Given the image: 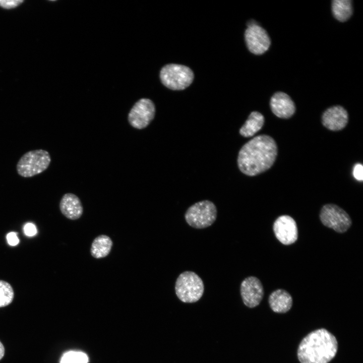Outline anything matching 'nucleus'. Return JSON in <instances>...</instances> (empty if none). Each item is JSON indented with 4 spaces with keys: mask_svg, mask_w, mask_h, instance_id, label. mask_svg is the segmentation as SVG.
Returning <instances> with one entry per match:
<instances>
[{
    "mask_svg": "<svg viewBox=\"0 0 363 363\" xmlns=\"http://www.w3.org/2000/svg\"><path fill=\"white\" fill-rule=\"evenodd\" d=\"M278 153L277 144L270 136H257L240 148L237 156L240 171L248 176H255L270 168Z\"/></svg>",
    "mask_w": 363,
    "mask_h": 363,
    "instance_id": "nucleus-1",
    "label": "nucleus"
},
{
    "mask_svg": "<svg viewBox=\"0 0 363 363\" xmlns=\"http://www.w3.org/2000/svg\"><path fill=\"white\" fill-rule=\"evenodd\" d=\"M338 342L325 328L313 331L300 341L297 356L300 363H328L336 355Z\"/></svg>",
    "mask_w": 363,
    "mask_h": 363,
    "instance_id": "nucleus-2",
    "label": "nucleus"
},
{
    "mask_svg": "<svg viewBox=\"0 0 363 363\" xmlns=\"http://www.w3.org/2000/svg\"><path fill=\"white\" fill-rule=\"evenodd\" d=\"M204 291V284L201 277L195 272L186 271L177 277L175 283V292L178 298L183 302L193 303L198 301Z\"/></svg>",
    "mask_w": 363,
    "mask_h": 363,
    "instance_id": "nucleus-3",
    "label": "nucleus"
},
{
    "mask_svg": "<svg viewBox=\"0 0 363 363\" xmlns=\"http://www.w3.org/2000/svg\"><path fill=\"white\" fill-rule=\"evenodd\" d=\"M217 210L209 200L198 202L189 207L185 214L186 222L192 227L203 229L211 226L216 220Z\"/></svg>",
    "mask_w": 363,
    "mask_h": 363,
    "instance_id": "nucleus-4",
    "label": "nucleus"
},
{
    "mask_svg": "<svg viewBox=\"0 0 363 363\" xmlns=\"http://www.w3.org/2000/svg\"><path fill=\"white\" fill-rule=\"evenodd\" d=\"M51 161L49 153L42 149L30 151L25 153L17 164V171L21 176L29 177L45 170Z\"/></svg>",
    "mask_w": 363,
    "mask_h": 363,
    "instance_id": "nucleus-5",
    "label": "nucleus"
},
{
    "mask_svg": "<svg viewBox=\"0 0 363 363\" xmlns=\"http://www.w3.org/2000/svg\"><path fill=\"white\" fill-rule=\"evenodd\" d=\"M162 84L173 90H181L191 85L194 79L193 71L189 67L178 64H168L161 70Z\"/></svg>",
    "mask_w": 363,
    "mask_h": 363,
    "instance_id": "nucleus-6",
    "label": "nucleus"
},
{
    "mask_svg": "<svg viewBox=\"0 0 363 363\" xmlns=\"http://www.w3.org/2000/svg\"><path fill=\"white\" fill-rule=\"evenodd\" d=\"M320 218L323 225L339 233L346 232L352 224L349 215L343 209L333 204H327L322 207Z\"/></svg>",
    "mask_w": 363,
    "mask_h": 363,
    "instance_id": "nucleus-7",
    "label": "nucleus"
},
{
    "mask_svg": "<svg viewBox=\"0 0 363 363\" xmlns=\"http://www.w3.org/2000/svg\"><path fill=\"white\" fill-rule=\"evenodd\" d=\"M155 106L153 102L147 98L138 100L131 108L128 114L130 125L137 129L146 128L154 119Z\"/></svg>",
    "mask_w": 363,
    "mask_h": 363,
    "instance_id": "nucleus-8",
    "label": "nucleus"
},
{
    "mask_svg": "<svg viewBox=\"0 0 363 363\" xmlns=\"http://www.w3.org/2000/svg\"><path fill=\"white\" fill-rule=\"evenodd\" d=\"M245 37L249 50L255 54L264 53L270 45V39L266 30L256 23L248 26Z\"/></svg>",
    "mask_w": 363,
    "mask_h": 363,
    "instance_id": "nucleus-9",
    "label": "nucleus"
},
{
    "mask_svg": "<svg viewBox=\"0 0 363 363\" xmlns=\"http://www.w3.org/2000/svg\"><path fill=\"white\" fill-rule=\"evenodd\" d=\"M264 288L261 281L256 277L251 276L241 282L240 293L244 304L250 308L258 306L264 296Z\"/></svg>",
    "mask_w": 363,
    "mask_h": 363,
    "instance_id": "nucleus-10",
    "label": "nucleus"
},
{
    "mask_svg": "<svg viewBox=\"0 0 363 363\" xmlns=\"http://www.w3.org/2000/svg\"><path fill=\"white\" fill-rule=\"evenodd\" d=\"M273 228L275 236L283 245H291L298 238L296 222L289 215L278 217L274 221Z\"/></svg>",
    "mask_w": 363,
    "mask_h": 363,
    "instance_id": "nucleus-11",
    "label": "nucleus"
},
{
    "mask_svg": "<svg viewBox=\"0 0 363 363\" xmlns=\"http://www.w3.org/2000/svg\"><path fill=\"white\" fill-rule=\"evenodd\" d=\"M347 111L341 106H333L327 109L323 113L322 123L327 129L338 131L343 129L348 123Z\"/></svg>",
    "mask_w": 363,
    "mask_h": 363,
    "instance_id": "nucleus-12",
    "label": "nucleus"
},
{
    "mask_svg": "<svg viewBox=\"0 0 363 363\" xmlns=\"http://www.w3.org/2000/svg\"><path fill=\"white\" fill-rule=\"evenodd\" d=\"M270 105L272 112L281 118H289L295 111L292 100L287 94L282 92H277L272 96Z\"/></svg>",
    "mask_w": 363,
    "mask_h": 363,
    "instance_id": "nucleus-13",
    "label": "nucleus"
},
{
    "mask_svg": "<svg viewBox=\"0 0 363 363\" xmlns=\"http://www.w3.org/2000/svg\"><path fill=\"white\" fill-rule=\"evenodd\" d=\"M62 213L67 218L77 220L81 217L83 208L80 199L74 194H65L59 203Z\"/></svg>",
    "mask_w": 363,
    "mask_h": 363,
    "instance_id": "nucleus-14",
    "label": "nucleus"
},
{
    "mask_svg": "<svg viewBox=\"0 0 363 363\" xmlns=\"http://www.w3.org/2000/svg\"><path fill=\"white\" fill-rule=\"evenodd\" d=\"M268 302L271 310L277 313H285L292 307L293 300L291 295L282 289L273 291L269 296Z\"/></svg>",
    "mask_w": 363,
    "mask_h": 363,
    "instance_id": "nucleus-15",
    "label": "nucleus"
},
{
    "mask_svg": "<svg viewBox=\"0 0 363 363\" xmlns=\"http://www.w3.org/2000/svg\"><path fill=\"white\" fill-rule=\"evenodd\" d=\"M264 122L265 118L263 114L258 111H253L240 128L239 133L244 137H251L262 128Z\"/></svg>",
    "mask_w": 363,
    "mask_h": 363,
    "instance_id": "nucleus-16",
    "label": "nucleus"
},
{
    "mask_svg": "<svg viewBox=\"0 0 363 363\" xmlns=\"http://www.w3.org/2000/svg\"><path fill=\"white\" fill-rule=\"evenodd\" d=\"M113 246L111 239L107 235L101 234L96 237L93 240L90 253L96 259L104 258L110 253Z\"/></svg>",
    "mask_w": 363,
    "mask_h": 363,
    "instance_id": "nucleus-17",
    "label": "nucleus"
},
{
    "mask_svg": "<svg viewBox=\"0 0 363 363\" xmlns=\"http://www.w3.org/2000/svg\"><path fill=\"white\" fill-rule=\"evenodd\" d=\"M332 10L335 18L340 22L347 20L352 13L350 0H334L332 2Z\"/></svg>",
    "mask_w": 363,
    "mask_h": 363,
    "instance_id": "nucleus-18",
    "label": "nucleus"
},
{
    "mask_svg": "<svg viewBox=\"0 0 363 363\" xmlns=\"http://www.w3.org/2000/svg\"><path fill=\"white\" fill-rule=\"evenodd\" d=\"M14 296V292L11 285L7 281L0 280V308L10 305Z\"/></svg>",
    "mask_w": 363,
    "mask_h": 363,
    "instance_id": "nucleus-19",
    "label": "nucleus"
},
{
    "mask_svg": "<svg viewBox=\"0 0 363 363\" xmlns=\"http://www.w3.org/2000/svg\"><path fill=\"white\" fill-rule=\"evenodd\" d=\"M87 355L81 352L70 351L62 357L60 363H87Z\"/></svg>",
    "mask_w": 363,
    "mask_h": 363,
    "instance_id": "nucleus-20",
    "label": "nucleus"
},
{
    "mask_svg": "<svg viewBox=\"0 0 363 363\" xmlns=\"http://www.w3.org/2000/svg\"><path fill=\"white\" fill-rule=\"evenodd\" d=\"M23 1H2L0 0V7L4 9H10L18 6Z\"/></svg>",
    "mask_w": 363,
    "mask_h": 363,
    "instance_id": "nucleus-21",
    "label": "nucleus"
},
{
    "mask_svg": "<svg viewBox=\"0 0 363 363\" xmlns=\"http://www.w3.org/2000/svg\"><path fill=\"white\" fill-rule=\"evenodd\" d=\"M353 175L354 178L359 181L363 180V167L360 163L356 164L353 169Z\"/></svg>",
    "mask_w": 363,
    "mask_h": 363,
    "instance_id": "nucleus-22",
    "label": "nucleus"
},
{
    "mask_svg": "<svg viewBox=\"0 0 363 363\" xmlns=\"http://www.w3.org/2000/svg\"><path fill=\"white\" fill-rule=\"evenodd\" d=\"M25 234L28 236H32L37 233L36 226L32 223L29 222L25 224L24 227Z\"/></svg>",
    "mask_w": 363,
    "mask_h": 363,
    "instance_id": "nucleus-23",
    "label": "nucleus"
},
{
    "mask_svg": "<svg viewBox=\"0 0 363 363\" xmlns=\"http://www.w3.org/2000/svg\"><path fill=\"white\" fill-rule=\"evenodd\" d=\"M7 240L9 245L15 246L17 245L19 243V239L17 236V233L15 232H11L7 234Z\"/></svg>",
    "mask_w": 363,
    "mask_h": 363,
    "instance_id": "nucleus-24",
    "label": "nucleus"
},
{
    "mask_svg": "<svg viewBox=\"0 0 363 363\" xmlns=\"http://www.w3.org/2000/svg\"><path fill=\"white\" fill-rule=\"evenodd\" d=\"M5 354V348L3 344L0 341V360L3 357Z\"/></svg>",
    "mask_w": 363,
    "mask_h": 363,
    "instance_id": "nucleus-25",
    "label": "nucleus"
}]
</instances>
